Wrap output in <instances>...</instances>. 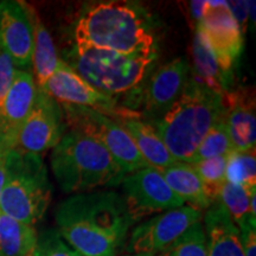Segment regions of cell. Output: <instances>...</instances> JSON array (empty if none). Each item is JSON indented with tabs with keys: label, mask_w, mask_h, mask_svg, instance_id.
Segmentation results:
<instances>
[{
	"label": "cell",
	"mask_w": 256,
	"mask_h": 256,
	"mask_svg": "<svg viewBox=\"0 0 256 256\" xmlns=\"http://www.w3.org/2000/svg\"><path fill=\"white\" fill-rule=\"evenodd\" d=\"M55 218L60 238L81 256H115L136 223L113 191L74 194L58 204Z\"/></svg>",
	"instance_id": "6da1fadb"
},
{
	"label": "cell",
	"mask_w": 256,
	"mask_h": 256,
	"mask_svg": "<svg viewBox=\"0 0 256 256\" xmlns=\"http://www.w3.org/2000/svg\"><path fill=\"white\" fill-rule=\"evenodd\" d=\"M223 112L224 94L206 88L190 75L180 98L151 124L176 162L191 164L200 142Z\"/></svg>",
	"instance_id": "7a4b0ae2"
},
{
	"label": "cell",
	"mask_w": 256,
	"mask_h": 256,
	"mask_svg": "<svg viewBox=\"0 0 256 256\" xmlns=\"http://www.w3.org/2000/svg\"><path fill=\"white\" fill-rule=\"evenodd\" d=\"M76 48L124 55H156L154 37L142 14L122 2H98L86 10L75 26Z\"/></svg>",
	"instance_id": "3957f363"
},
{
	"label": "cell",
	"mask_w": 256,
	"mask_h": 256,
	"mask_svg": "<svg viewBox=\"0 0 256 256\" xmlns=\"http://www.w3.org/2000/svg\"><path fill=\"white\" fill-rule=\"evenodd\" d=\"M50 162L54 177L66 194L115 186L126 176L100 142L75 130L64 134L54 147Z\"/></svg>",
	"instance_id": "277c9868"
},
{
	"label": "cell",
	"mask_w": 256,
	"mask_h": 256,
	"mask_svg": "<svg viewBox=\"0 0 256 256\" xmlns=\"http://www.w3.org/2000/svg\"><path fill=\"white\" fill-rule=\"evenodd\" d=\"M6 179L0 211L34 226L43 218L52 197V185L40 156L14 148L5 156Z\"/></svg>",
	"instance_id": "5b68a950"
},
{
	"label": "cell",
	"mask_w": 256,
	"mask_h": 256,
	"mask_svg": "<svg viewBox=\"0 0 256 256\" xmlns=\"http://www.w3.org/2000/svg\"><path fill=\"white\" fill-rule=\"evenodd\" d=\"M156 55H124L114 51L76 48L72 68L96 90L114 96L126 94L144 81Z\"/></svg>",
	"instance_id": "8992f818"
},
{
	"label": "cell",
	"mask_w": 256,
	"mask_h": 256,
	"mask_svg": "<svg viewBox=\"0 0 256 256\" xmlns=\"http://www.w3.org/2000/svg\"><path fill=\"white\" fill-rule=\"evenodd\" d=\"M64 121L70 130L92 136L110 152L126 174L150 168L119 121L87 107L60 104Z\"/></svg>",
	"instance_id": "52a82bcc"
},
{
	"label": "cell",
	"mask_w": 256,
	"mask_h": 256,
	"mask_svg": "<svg viewBox=\"0 0 256 256\" xmlns=\"http://www.w3.org/2000/svg\"><path fill=\"white\" fill-rule=\"evenodd\" d=\"M43 92L60 104L92 108L116 120L140 119L136 112L120 108L113 96L106 95L92 88L63 60H60L55 72L48 81Z\"/></svg>",
	"instance_id": "ba28073f"
},
{
	"label": "cell",
	"mask_w": 256,
	"mask_h": 256,
	"mask_svg": "<svg viewBox=\"0 0 256 256\" xmlns=\"http://www.w3.org/2000/svg\"><path fill=\"white\" fill-rule=\"evenodd\" d=\"M124 200L134 222L152 214H162L185 206L165 182L162 174L153 168H145L126 174L120 184Z\"/></svg>",
	"instance_id": "9c48e42d"
},
{
	"label": "cell",
	"mask_w": 256,
	"mask_h": 256,
	"mask_svg": "<svg viewBox=\"0 0 256 256\" xmlns=\"http://www.w3.org/2000/svg\"><path fill=\"white\" fill-rule=\"evenodd\" d=\"M196 32L223 69L234 72L243 49V31L228 2H206Z\"/></svg>",
	"instance_id": "30bf717a"
},
{
	"label": "cell",
	"mask_w": 256,
	"mask_h": 256,
	"mask_svg": "<svg viewBox=\"0 0 256 256\" xmlns=\"http://www.w3.org/2000/svg\"><path fill=\"white\" fill-rule=\"evenodd\" d=\"M202 220L203 211L186 204L158 214L133 229L128 250L132 254H159Z\"/></svg>",
	"instance_id": "8fae6325"
},
{
	"label": "cell",
	"mask_w": 256,
	"mask_h": 256,
	"mask_svg": "<svg viewBox=\"0 0 256 256\" xmlns=\"http://www.w3.org/2000/svg\"><path fill=\"white\" fill-rule=\"evenodd\" d=\"M191 66L183 57L159 66L150 76L139 94L140 119L148 124L158 121L174 106L186 88Z\"/></svg>",
	"instance_id": "7c38bea8"
},
{
	"label": "cell",
	"mask_w": 256,
	"mask_h": 256,
	"mask_svg": "<svg viewBox=\"0 0 256 256\" xmlns=\"http://www.w3.org/2000/svg\"><path fill=\"white\" fill-rule=\"evenodd\" d=\"M66 127L60 104L38 90L34 108L19 130L16 148L40 156L60 142Z\"/></svg>",
	"instance_id": "4fadbf2b"
},
{
	"label": "cell",
	"mask_w": 256,
	"mask_h": 256,
	"mask_svg": "<svg viewBox=\"0 0 256 256\" xmlns=\"http://www.w3.org/2000/svg\"><path fill=\"white\" fill-rule=\"evenodd\" d=\"M0 48L20 70L32 64L34 30L28 5L22 2H0Z\"/></svg>",
	"instance_id": "5bb4252c"
},
{
	"label": "cell",
	"mask_w": 256,
	"mask_h": 256,
	"mask_svg": "<svg viewBox=\"0 0 256 256\" xmlns=\"http://www.w3.org/2000/svg\"><path fill=\"white\" fill-rule=\"evenodd\" d=\"M37 92L32 74L17 69L0 112V133L8 151L16 148L19 130L34 108Z\"/></svg>",
	"instance_id": "9a60e30c"
},
{
	"label": "cell",
	"mask_w": 256,
	"mask_h": 256,
	"mask_svg": "<svg viewBox=\"0 0 256 256\" xmlns=\"http://www.w3.org/2000/svg\"><path fill=\"white\" fill-rule=\"evenodd\" d=\"M222 119L235 151H255L256 116L252 92L242 89L226 92Z\"/></svg>",
	"instance_id": "2e32d148"
},
{
	"label": "cell",
	"mask_w": 256,
	"mask_h": 256,
	"mask_svg": "<svg viewBox=\"0 0 256 256\" xmlns=\"http://www.w3.org/2000/svg\"><path fill=\"white\" fill-rule=\"evenodd\" d=\"M203 220L208 256H244L240 230L220 202L211 204Z\"/></svg>",
	"instance_id": "e0dca14e"
},
{
	"label": "cell",
	"mask_w": 256,
	"mask_h": 256,
	"mask_svg": "<svg viewBox=\"0 0 256 256\" xmlns=\"http://www.w3.org/2000/svg\"><path fill=\"white\" fill-rule=\"evenodd\" d=\"M160 174L171 190L180 197L186 206L203 211L209 209L214 203L192 164L176 162L162 170Z\"/></svg>",
	"instance_id": "ac0fdd59"
},
{
	"label": "cell",
	"mask_w": 256,
	"mask_h": 256,
	"mask_svg": "<svg viewBox=\"0 0 256 256\" xmlns=\"http://www.w3.org/2000/svg\"><path fill=\"white\" fill-rule=\"evenodd\" d=\"M150 168L162 171L176 162L151 124L140 119H119Z\"/></svg>",
	"instance_id": "d6986e66"
},
{
	"label": "cell",
	"mask_w": 256,
	"mask_h": 256,
	"mask_svg": "<svg viewBox=\"0 0 256 256\" xmlns=\"http://www.w3.org/2000/svg\"><path fill=\"white\" fill-rule=\"evenodd\" d=\"M32 30H34V49H32V69L34 82L38 90H44L46 83L54 75L58 66L60 58L50 32L42 23L34 8L28 6Z\"/></svg>",
	"instance_id": "ffe728a7"
},
{
	"label": "cell",
	"mask_w": 256,
	"mask_h": 256,
	"mask_svg": "<svg viewBox=\"0 0 256 256\" xmlns=\"http://www.w3.org/2000/svg\"><path fill=\"white\" fill-rule=\"evenodd\" d=\"M192 58L194 69L190 75L198 82L211 90L226 94L232 89L234 72L223 69L217 62L215 56L206 46L200 34H194L192 43Z\"/></svg>",
	"instance_id": "44dd1931"
},
{
	"label": "cell",
	"mask_w": 256,
	"mask_h": 256,
	"mask_svg": "<svg viewBox=\"0 0 256 256\" xmlns=\"http://www.w3.org/2000/svg\"><path fill=\"white\" fill-rule=\"evenodd\" d=\"M37 241L36 229L0 211V256H30Z\"/></svg>",
	"instance_id": "7402d4cb"
},
{
	"label": "cell",
	"mask_w": 256,
	"mask_h": 256,
	"mask_svg": "<svg viewBox=\"0 0 256 256\" xmlns=\"http://www.w3.org/2000/svg\"><path fill=\"white\" fill-rule=\"evenodd\" d=\"M255 190L256 188L247 190V188L228 183V182H226L220 188L217 200L223 204L238 228L246 223H252L256 226V220L252 218L250 211H249L250 194Z\"/></svg>",
	"instance_id": "603a6c76"
},
{
	"label": "cell",
	"mask_w": 256,
	"mask_h": 256,
	"mask_svg": "<svg viewBox=\"0 0 256 256\" xmlns=\"http://www.w3.org/2000/svg\"><path fill=\"white\" fill-rule=\"evenodd\" d=\"M235 151L229 133L226 130V124L222 118L210 128L206 136L203 138L198 146L191 164L200 160L215 158V156H228Z\"/></svg>",
	"instance_id": "cb8c5ba5"
},
{
	"label": "cell",
	"mask_w": 256,
	"mask_h": 256,
	"mask_svg": "<svg viewBox=\"0 0 256 256\" xmlns=\"http://www.w3.org/2000/svg\"><path fill=\"white\" fill-rule=\"evenodd\" d=\"M226 182L247 190L256 188L255 151H234L226 160Z\"/></svg>",
	"instance_id": "d4e9b609"
},
{
	"label": "cell",
	"mask_w": 256,
	"mask_h": 256,
	"mask_svg": "<svg viewBox=\"0 0 256 256\" xmlns=\"http://www.w3.org/2000/svg\"><path fill=\"white\" fill-rule=\"evenodd\" d=\"M156 256H208L206 235L203 222L190 226L178 240Z\"/></svg>",
	"instance_id": "484cf974"
},
{
	"label": "cell",
	"mask_w": 256,
	"mask_h": 256,
	"mask_svg": "<svg viewBox=\"0 0 256 256\" xmlns=\"http://www.w3.org/2000/svg\"><path fill=\"white\" fill-rule=\"evenodd\" d=\"M226 160L228 156H215L192 164L214 202L217 200L220 188L226 182Z\"/></svg>",
	"instance_id": "4316f807"
},
{
	"label": "cell",
	"mask_w": 256,
	"mask_h": 256,
	"mask_svg": "<svg viewBox=\"0 0 256 256\" xmlns=\"http://www.w3.org/2000/svg\"><path fill=\"white\" fill-rule=\"evenodd\" d=\"M30 256H81L64 240L56 229H48L37 235Z\"/></svg>",
	"instance_id": "83f0119b"
},
{
	"label": "cell",
	"mask_w": 256,
	"mask_h": 256,
	"mask_svg": "<svg viewBox=\"0 0 256 256\" xmlns=\"http://www.w3.org/2000/svg\"><path fill=\"white\" fill-rule=\"evenodd\" d=\"M16 72H17V68L14 60L0 48V112H2L6 95L14 82Z\"/></svg>",
	"instance_id": "f1b7e54d"
},
{
	"label": "cell",
	"mask_w": 256,
	"mask_h": 256,
	"mask_svg": "<svg viewBox=\"0 0 256 256\" xmlns=\"http://www.w3.org/2000/svg\"><path fill=\"white\" fill-rule=\"evenodd\" d=\"M241 244L244 256H256V226L246 223L238 226Z\"/></svg>",
	"instance_id": "f546056e"
},
{
	"label": "cell",
	"mask_w": 256,
	"mask_h": 256,
	"mask_svg": "<svg viewBox=\"0 0 256 256\" xmlns=\"http://www.w3.org/2000/svg\"><path fill=\"white\" fill-rule=\"evenodd\" d=\"M228 4L234 18L236 19V22L242 28V25L246 24V20H247L249 14L248 2H228Z\"/></svg>",
	"instance_id": "4dcf8cb0"
},
{
	"label": "cell",
	"mask_w": 256,
	"mask_h": 256,
	"mask_svg": "<svg viewBox=\"0 0 256 256\" xmlns=\"http://www.w3.org/2000/svg\"><path fill=\"white\" fill-rule=\"evenodd\" d=\"M206 2H192L190 8H191V14L194 16V19L198 22L202 18V16L204 14V10H206Z\"/></svg>",
	"instance_id": "1f68e13d"
},
{
	"label": "cell",
	"mask_w": 256,
	"mask_h": 256,
	"mask_svg": "<svg viewBox=\"0 0 256 256\" xmlns=\"http://www.w3.org/2000/svg\"><path fill=\"white\" fill-rule=\"evenodd\" d=\"M5 179H6V168H5V156L0 158V198H2V188L5 185Z\"/></svg>",
	"instance_id": "d6a6232c"
},
{
	"label": "cell",
	"mask_w": 256,
	"mask_h": 256,
	"mask_svg": "<svg viewBox=\"0 0 256 256\" xmlns=\"http://www.w3.org/2000/svg\"><path fill=\"white\" fill-rule=\"evenodd\" d=\"M8 150H6V147L4 145V142H2V133H0V158L2 156H5L6 154H8Z\"/></svg>",
	"instance_id": "836d02e7"
},
{
	"label": "cell",
	"mask_w": 256,
	"mask_h": 256,
	"mask_svg": "<svg viewBox=\"0 0 256 256\" xmlns=\"http://www.w3.org/2000/svg\"><path fill=\"white\" fill-rule=\"evenodd\" d=\"M130 256H156V254H132Z\"/></svg>",
	"instance_id": "e575fe53"
}]
</instances>
